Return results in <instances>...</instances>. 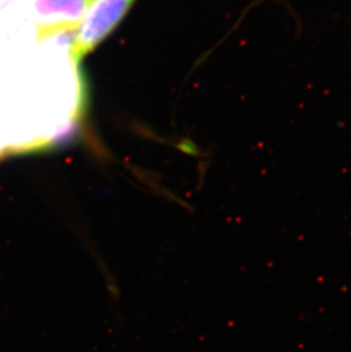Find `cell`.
I'll return each mask as SVG.
<instances>
[{
    "label": "cell",
    "mask_w": 351,
    "mask_h": 352,
    "mask_svg": "<svg viewBox=\"0 0 351 352\" xmlns=\"http://www.w3.org/2000/svg\"><path fill=\"white\" fill-rule=\"evenodd\" d=\"M137 0H94L76 27L70 48L74 63L95 50L112 34Z\"/></svg>",
    "instance_id": "cell-1"
},
{
    "label": "cell",
    "mask_w": 351,
    "mask_h": 352,
    "mask_svg": "<svg viewBox=\"0 0 351 352\" xmlns=\"http://www.w3.org/2000/svg\"><path fill=\"white\" fill-rule=\"evenodd\" d=\"M94 0H30L39 20V34L76 29Z\"/></svg>",
    "instance_id": "cell-2"
},
{
    "label": "cell",
    "mask_w": 351,
    "mask_h": 352,
    "mask_svg": "<svg viewBox=\"0 0 351 352\" xmlns=\"http://www.w3.org/2000/svg\"><path fill=\"white\" fill-rule=\"evenodd\" d=\"M259 1H262V0H258V1H255V3H259Z\"/></svg>",
    "instance_id": "cell-3"
}]
</instances>
